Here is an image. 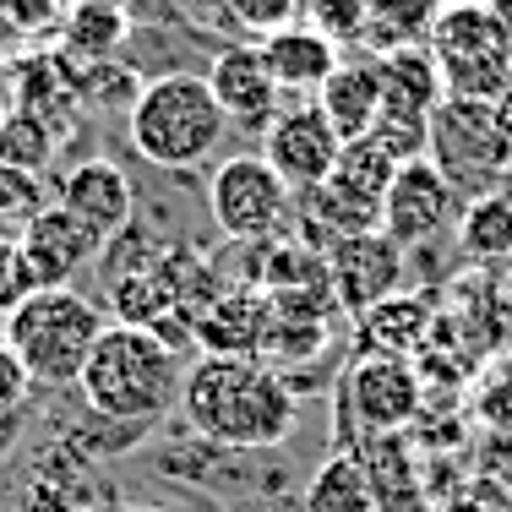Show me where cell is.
Segmentation results:
<instances>
[{"label":"cell","mask_w":512,"mask_h":512,"mask_svg":"<svg viewBox=\"0 0 512 512\" xmlns=\"http://www.w3.org/2000/svg\"><path fill=\"white\" fill-rule=\"evenodd\" d=\"M180 414L207 447H284L300 404L273 365L202 355L180 382Z\"/></svg>","instance_id":"6da1fadb"},{"label":"cell","mask_w":512,"mask_h":512,"mask_svg":"<svg viewBox=\"0 0 512 512\" xmlns=\"http://www.w3.org/2000/svg\"><path fill=\"white\" fill-rule=\"evenodd\" d=\"M180 360L148 327H104V338L93 344L88 365H82V398L93 414L109 420H137L153 425L180 404Z\"/></svg>","instance_id":"7a4b0ae2"},{"label":"cell","mask_w":512,"mask_h":512,"mask_svg":"<svg viewBox=\"0 0 512 512\" xmlns=\"http://www.w3.org/2000/svg\"><path fill=\"white\" fill-rule=\"evenodd\" d=\"M126 137L158 169H197L229 137V115L202 77L169 71V77L142 82V93L126 109Z\"/></svg>","instance_id":"3957f363"},{"label":"cell","mask_w":512,"mask_h":512,"mask_svg":"<svg viewBox=\"0 0 512 512\" xmlns=\"http://www.w3.org/2000/svg\"><path fill=\"white\" fill-rule=\"evenodd\" d=\"M0 338L33 387H77L93 344L104 338V306L82 289H39L0 322Z\"/></svg>","instance_id":"277c9868"},{"label":"cell","mask_w":512,"mask_h":512,"mask_svg":"<svg viewBox=\"0 0 512 512\" xmlns=\"http://www.w3.org/2000/svg\"><path fill=\"white\" fill-rule=\"evenodd\" d=\"M431 164L463 202L502 191V180L512 175V131L502 104L442 99L431 115Z\"/></svg>","instance_id":"5b68a950"},{"label":"cell","mask_w":512,"mask_h":512,"mask_svg":"<svg viewBox=\"0 0 512 512\" xmlns=\"http://www.w3.org/2000/svg\"><path fill=\"white\" fill-rule=\"evenodd\" d=\"M425 50L442 66L447 99L502 104L512 93V44L496 33L485 6H442V17L425 33Z\"/></svg>","instance_id":"8992f818"},{"label":"cell","mask_w":512,"mask_h":512,"mask_svg":"<svg viewBox=\"0 0 512 512\" xmlns=\"http://www.w3.org/2000/svg\"><path fill=\"white\" fill-rule=\"evenodd\" d=\"M289 197L295 191L273 175L262 153H235L213 169L207 180V213L224 229L229 240H246V246H267V240L284 229L289 218Z\"/></svg>","instance_id":"52a82bcc"},{"label":"cell","mask_w":512,"mask_h":512,"mask_svg":"<svg viewBox=\"0 0 512 512\" xmlns=\"http://www.w3.org/2000/svg\"><path fill=\"white\" fill-rule=\"evenodd\" d=\"M338 414H349V436L355 447L360 436H398L404 425L420 414V371L409 360H382V355H360L349 382L338 387Z\"/></svg>","instance_id":"ba28073f"},{"label":"cell","mask_w":512,"mask_h":512,"mask_svg":"<svg viewBox=\"0 0 512 512\" xmlns=\"http://www.w3.org/2000/svg\"><path fill=\"white\" fill-rule=\"evenodd\" d=\"M338 153H344V142H338V131L327 126V115L316 104H295V109H284V115H273L267 148H262V158L273 164V175L284 180L289 191H300V197L316 186H327Z\"/></svg>","instance_id":"9c48e42d"},{"label":"cell","mask_w":512,"mask_h":512,"mask_svg":"<svg viewBox=\"0 0 512 512\" xmlns=\"http://www.w3.org/2000/svg\"><path fill=\"white\" fill-rule=\"evenodd\" d=\"M262 300L273 316L289 322H327L333 300V278H327L322 246H300V240H278L262 251Z\"/></svg>","instance_id":"30bf717a"},{"label":"cell","mask_w":512,"mask_h":512,"mask_svg":"<svg viewBox=\"0 0 512 512\" xmlns=\"http://www.w3.org/2000/svg\"><path fill=\"white\" fill-rule=\"evenodd\" d=\"M327 256V278H333V300L344 311H371L387 295H398V278H404V251L376 229V235H349L333 240L322 251Z\"/></svg>","instance_id":"8fae6325"},{"label":"cell","mask_w":512,"mask_h":512,"mask_svg":"<svg viewBox=\"0 0 512 512\" xmlns=\"http://www.w3.org/2000/svg\"><path fill=\"white\" fill-rule=\"evenodd\" d=\"M453 202H458L453 186L436 175L431 158L404 164L393 175V186H387V202H382V235L393 240L398 251L431 246V240L447 229V218H453Z\"/></svg>","instance_id":"7c38bea8"},{"label":"cell","mask_w":512,"mask_h":512,"mask_svg":"<svg viewBox=\"0 0 512 512\" xmlns=\"http://www.w3.org/2000/svg\"><path fill=\"white\" fill-rule=\"evenodd\" d=\"M17 246H22V256H28L39 289H71V278L104 256V240L93 235L82 218H71L60 202H44V213L22 229Z\"/></svg>","instance_id":"4fadbf2b"},{"label":"cell","mask_w":512,"mask_h":512,"mask_svg":"<svg viewBox=\"0 0 512 512\" xmlns=\"http://www.w3.org/2000/svg\"><path fill=\"white\" fill-rule=\"evenodd\" d=\"M77 104H82V71L71 66L60 50H28L22 60H11L6 109L44 120L50 131L66 137L71 120H77Z\"/></svg>","instance_id":"5bb4252c"},{"label":"cell","mask_w":512,"mask_h":512,"mask_svg":"<svg viewBox=\"0 0 512 512\" xmlns=\"http://www.w3.org/2000/svg\"><path fill=\"white\" fill-rule=\"evenodd\" d=\"M202 82H207V93L218 99V109H224L229 120H240V126H273L278 88H273V77H267L256 44H246V39L224 44V50L213 55V66H207Z\"/></svg>","instance_id":"9a60e30c"},{"label":"cell","mask_w":512,"mask_h":512,"mask_svg":"<svg viewBox=\"0 0 512 512\" xmlns=\"http://www.w3.org/2000/svg\"><path fill=\"white\" fill-rule=\"evenodd\" d=\"M55 202L66 207L71 218H82V224L104 240V246L131 224V213H137V191H131V180L120 175L115 164H104V158L66 169V175H60V186H55Z\"/></svg>","instance_id":"2e32d148"},{"label":"cell","mask_w":512,"mask_h":512,"mask_svg":"<svg viewBox=\"0 0 512 512\" xmlns=\"http://www.w3.org/2000/svg\"><path fill=\"white\" fill-rule=\"evenodd\" d=\"M273 333V306L256 289H229L197 316V344L218 360H262Z\"/></svg>","instance_id":"e0dca14e"},{"label":"cell","mask_w":512,"mask_h":512,"mask_svg":"<svg viewBox=\"0 0 512 512\" xmlns=\"http://www.w3.org/2000/svg\"><path fill=\"white\" fill-rule=\"evenodd\" d=\"M126 39H131V17L120 0H71L66 22L55 33V50L77 71H93V66H115Z\"/></svg>","instance_id":"ac0fdd59"},{"label":"cell","mask_w":512,"mask_h":512,"mask_svg":"<svg viewBox=\"0 0 512 512\" xmlns=\"http://www.w3.org/2000/svg\"><path fill=\"white\" fill-rule=\"evenodd\" d=\"M316 109L338 131V142L371 137L376 120H382V77H376V60H338V71L316 93Z\"/></svg>","instance_id":"d6986e66"},{"label":"cell","mask_w":512,"mask_h":512,"mask_svg":"<svg viewBox=\"0 0 512 512\" xmlns=\"http://www.w3.org/2000/svg\"><path fill=\"white\" fill-rule=\"evenodd\" d=\"M256 50H262V66L278 93H322V82L338 71V50L316 28H306V22L262 39Z\"/></svg>","instance_id":"ffe728a7"},{"label":"cell","mask_w":512,"mask_h":512,"mask_svg":"<svg viewBox=\"0 0 512 512\" xmlns=\"http://www.w3.org/2000/svg\"><path fill=\"white\" fill-rule=\"evenodd\" d=\"M376 77H382V109H404V115H436L447 99L442 66L425 44H404V50L376 55Z\"/></svg>","instance_id":"44dd1931"},{"label":"cell","mask_w":512,"mask_h":512,"mask_svg":"<svg viewBox=\"0 0 512 512\" xmlns=\"http://www.w3.org/2000/svg\"><path fill=\"white\" fill-rule=\"evenodd\" d=\"M431 344V300L420 295H387L382 306L360 311V349L382 360H409Z\"/></svg>","instance_id":"7402d4cb"},{"label":"cell","mask_w":512,"mask_h":512,"mask_svg":"<svg viewBox=\"0 0 512 512\" xmlns=\"http://www.w3.org/2000/svg\"><path fill=\"white\" fill-rule=\"evenodd\" d=\"M306 512H376V485L365 463L355 453L327 458L306 491Z\"/></svg>","instance_id":"603a6c76"},{"label":"cell","mask_w":512,"mask_h":512,"mask_svg":"<svg viewBox=\"0 0 512 512\" xmlns=\"http://www.w3.org/2000/svg\"><path fill=\"white\" fill-rule=\"evenodd\" d=\"M458 240H463V251H469L474 262H507L512 256V197L507 191L463 202Z\"/></svg>","instance_id":"cb8c5ba5"},{"label":"cell","mask_w":512,"mask_h":512,"mask_svg":"<svg viewBox=\"0 0 512 512\" xmlns=\"http://www.w3.org/2000/svg\"><path fill=\"white\" fill-rule=\"evenodd\" d=\"M447 0H371V50H404V44H425L431 22L442 17Z\"/></svg>","instance_id":"d4e9b609"},{"label":"cell","mask_w":512,"mask_h":512,"mask_svg":"<svg viewBox=\"0 0 512 512\" xmlns=\"http://www.w3.org/2000/svg\"><path fill=\"white\" fill-rule=\"evenodd\" d=\"M55 148H60V131H50L44 120L17 115V109L0 115V169H17V175L39 180L55 164Z\"/></svg>","instance_id":"484cf974"},{"label":"cell","mask_w":512,"mask_h":512,"mask_svg":"<svg viewBox=\"0 0 512 512\" xmlns=\"http://www.w3.org/2000/svg\"><path fill=\"white\" fill-rule=\"evenodd\" d=\"M306 28H316L333 50H355L371 39V0H306Z\"/></svg>","instance_id":"4316f807"},{"label":"cell","mask_w":512,"mask_h":512,"mask_svg":"<svg viewBox=\"0 0 512 512\" xmlns=\"http://www.w3.org/2000/svg\"><path fill=\"white\" fill-rule=\"evenodd\" d=\"M300 6H306V0H224L218 17L246 33V44H262V39H273V33L295 28Z\"/></svg>","instance_id":"83f0119b"},{"label":"cell","mask_w":512,"mask_h":512,"mask_svg":"<svg viewBox=\"0 0 512 512\" xmlns=\"http://www.w3.org/2000/svg\"><path fill=\"white\" fill-rule=\"evenodd\" d=\"M371 142L393 158L398 169L404 164H420V158H431V115H404V109H382V120H376Z\"/></svg>","instance_id":"f1b7e54d"},{"label":"cell","mask_w":512,"mask_h":512,"mask_svg":"<svg viewBox=\"0 0 512 512\" xmlns=\"http://www.w3.org/2000/svg\"><path fill=\"white\" fill-rule=\"evenodd\" d=\"M44 213V186L33 175L0 169V240H22V229Z\"/></svg>","instance_id":"f546056e"},{"label":"cell","mask_w":512,"mask_h":512,"mask_svg":"<svg viewBox=\"0 0 512 512\" xmlns=\"http://www.w3.org/2000/svg\"><path fill=\"white\" fill-rule=\"evenodd\" d=\"M327 349V322H289L273 316V333H267V360H311Z\"/></svg>","instance_id":"4dcf8cb0"},{"label":"cell","mask_w":512,"mask_h":512,"mask_svg":"<svg viewBox=\"0 0 512 512\" xmlns=\"http://www.w3.org/2000/svg\"><path fill=\"white\" fill-rule=\"evenodd\" d=\"M28 295H39V278H33L28 256H22L17 240H0V322H6Z\"/></svg>","instance_id":"1f68e13d"},{"label":"cell","mask_w":512,"mask_h":512,"mask_svg":"<svg viewBox=\"0 0 512 512\" xmlns=\"http://www.w3.org/2000/svg\"><path fill=\"white\" fill-rule=\"evenodd\" d=\"M474 409H480L485 425H496V431H512V360L491 365L480 382V393H474Z\"/></svg>","instance_id":"d6a6232c"},{"label":"cell","mask_w":512,"mask_h":512,"mask_svg":"<svg viewBox=\"0 0 512 512\" xmlns=\"http://www.w3.org/2000/svg\"><path fill=\"white\" fill-rule=\"evenodd\" d=\"M0 6H6V22H11V28L28 33V39H39V33H60L71 0H0Z\"/></svg>","instance_id":"836d02e7"},{"label":"cell","mask_w":512,"mask_h":512,"mask_svg":"<svg viewBox=\"0 0 512 512\" xmlns=\"http://www.w3.org/2000/svg\"><path fill=\"white\" fill-rule=\"evenodd\" d=\"M28 393H33L28 371H22L17 355L6 349V338H0V414H22L28 409Z\"/></svg>","instance_id":"e575fe53"},{"label":"cell","mask_w":512,"mask_h":512,"mask_svg":"<svg viewBox=\"0 0 512 512\" xmlns=\"http://www.w3.org/2000/svg\"><path fill=\"white\" fill-rule=\"evenodd\" d=\"M22 431H28V409H22V414H0V458L22 442Z\"/></svg>","instance_id":"d590c367"},{"label":"cell","mask_w":512,"mask_h":512,"mask_svg":"<svg viewBox=\"0 0 512 512\" xmlns=\"http://www.w3.org/2000/svg\"><path fill=\"white\" fill-rule=\"evenodd\" d=\"M485 17L496 22V33L512 44V0H485Z\"/></svg>","instance_id":"8d00e7d4"},{"label":"cell","mask_w":512,"mask_h":512,"mask_svg":"<svg viewBox=\"0 0 512 512\" xmlns=\"http://www.w3.org/2000/svg\"><path fill=\"white\" fill-rule=\"evenodd\" d=\"M6 88H11V60L0 55V115H6Z\"/></svg>","instance_id":"74e56055"},{"label":"cell","mask_w":512,"mask_h":512,"mask_svg":"<svg viewBox=\"0 0 512 512\" xmlns=\"http://www.w3.org/2000/svg\"><path fill=\"white\" fill-rule=\"evenodd\" d=\"M447 6H485V0H447Z\"/></svg>","instance_id":"f35d334b"}]
</instances>
